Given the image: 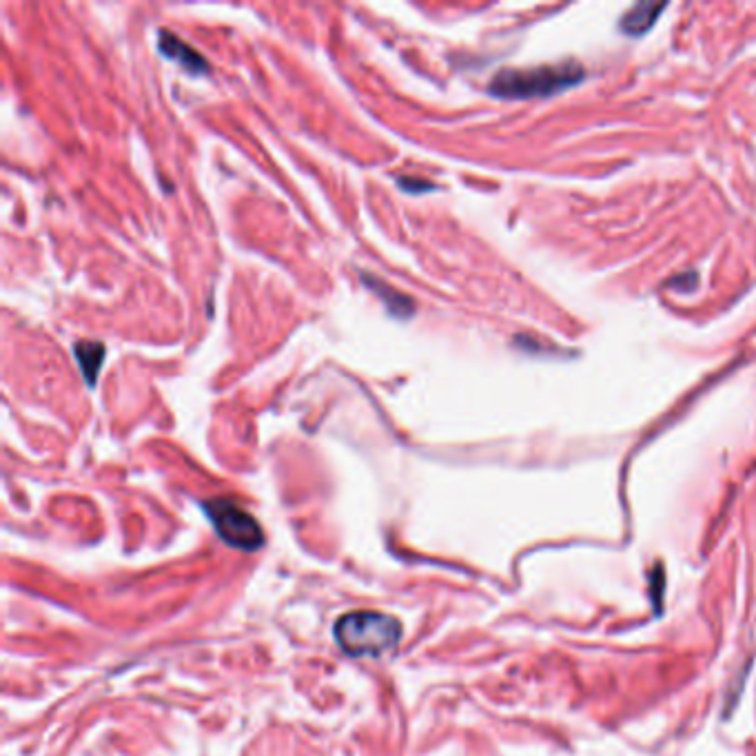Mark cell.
I'll list each match as a JSON object with an SVG mask.
<instances>
[{
	"instance_id": "6",
	"label": "cell",
	"mask_w": 756,
	"mask_h": 756,
	"mask_svg": "<svg viewBox=\"0 0 756 756\" xmlns=\"http://www.w3.org/2000/svg\"><path fill=\"white\" fill-rule=\"evenodd\" d=\"M73 355L80 366V373L84 377L87 387H96V380L101 375V368L105 364V346L101 342H76L73 344Z\"/></svg>"
},
{
	"instance_id": "7",
	"label": "cell",
	"mask_w": 756,
	"mask_h": 756,
	"mask_svg": "<svg viewBox=\"0 0 756 756\" xmlns=\"http://www.w3.org/2000/svg\"><path fill=\"white\" fill-rule=\"evenodd\" d=\"M666 10V5H652V3H639L634 5L632 10H628L621 19V30L628 34V36H641L645 34L648 30H652V25L656 23L658 14Z\"/></svg>"
},
{
	"instance_id": "8",
	"label": "cell",
	"mask_w": 756,
	"mask_h": 756,
	"mask_svg": "<svg viewBox=\"0 0 756 756\" xmlns=\"http://www.w3.org/2000/svg\"><path fill=\"white\" fill-rule=\"evenodd\" d=\"M400 188H404V192L417 196V194H424V192H431V188H435V184L426 182V180H415V177H400L398 180Z\"/></svg>"
},
{
	"instance_id": "2",
	"label": "cell",
	"mask_w": 756,
	"mask_h": 756,
	"mask_svg": "<svg viewBox=\"0 0 756 756\" xmlns=\"http://www.w3.org/2000/svg\"><path fill=\"white\" fill-rule=\"evenodd\" d=\"M335 641L348 656H380L402 641V623L385 612H348L335 621Z\"/></svg>"
},
{
	"instance_id": "3",
	"label": "cell",
	"mask_w": 756,
	"mask_h": 756,
	"mask_svg": "<svg viewBox=\"0 0 756 756\" xmlns=\"http://www.w3.org/2000/svg\"><path fill=\"white\" fill-rule=\"evenodd\" d=\"M218 537L231 548L253 552L264 546V530L257 519L229 497H216L203 504Z\"/></svg>"
},
{
	"instance_id": "5",
	"label": "cell",
	"mask_w": 756,
	"mask_h": 756,
	"mask_svg": "<svg viewBox=\"0 0 756 756\" xmlns=\"http://www.w3.org/2000/svg\"><path fill=\"white\" fill-rule=\"evenodd\" d=\"M362 279H364L366 289H370L377 298H380L396 318L404 320V318H411L415 313V302L409 296H404L402 291H398L396 287L387 285V282H382L380 277L362 273Z\"/></svg>"
},
{
	"instance_id": "1",
	"label": "cell",
	"mask_w": 756,
	"mask_h": 756,
	"mask_svg": "<svg viewBox=\"0 0 756 756\" xmlns=\"http://www.w3.org/2000/svg\"><path fill=\"white\" fill-rule=\"evenodd\" d=\"M584 67L575 60H565L557 65H541L530 69H504L500 71L489 91L502 101H530L546 99L552 93L565 91L584 80Z\"/></svg>"
},
{
	"instance_id": "4",
	"label": "cell",
	"mask_w": 756,
	"mask_h": 756,
	"mask_svg": "<svg viewBox=\"0 0 756 756\" xmlns=\"http://www.w3.org/2000/svg\"><path fill=\"white\" fill-rule=\"evenodd\" d=\"M158 49L164 58L177 62L188 73H207L209 71V62L194 47H188L182 38L173 36L167 30L158 32Z\"/></svg>"
}]
</instances>
